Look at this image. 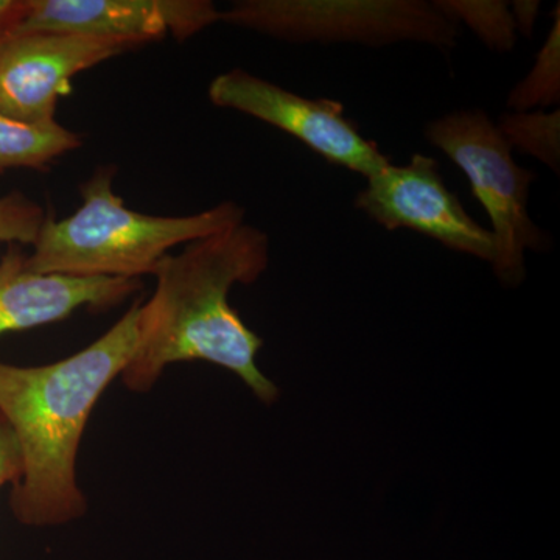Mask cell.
<instances>
[{
  "label": "cell",
  "mask_w": 560,
  "mask_h": 560,
  "mask_svg": "<svg viewBox=\"0 0 560 560\" xmlns=\"http://www.w3.org/2000/svg\"><path fill=\"white\" fill-rule=\"evenodd\" d=\"M270 237L237 224L184 246L158 265L156 290L140 304L138 341L120 378L135 393H149L165 368L208 361L234 372L265 405L279 388L257 364L260 337L232 308L231 290L257 282L270 265Z\"/></svg>",
  "instance_id": "cell-1"
},
{
  "label": "cell",
  "mask_w": 560,
  "mask_h": 560,
  "mask_svg": "<svg viewBox=\"0 0 560 560\" xmlns=\"http://www.w3.org/2000/svg\"><path fill=\"white\" fill-rule=\"evenodd\" d=\"M140 304L68 359L44 366L0 361V416L13 431L22 466L10 508L22 525L60 526L86 514L77 480L81 438L95 404L135 353Z\"/></svg>",
  "instance_id": "cell-2"
},
{
  "label": "cell",
  "mask_w": 560,
  "mask_h": 560,
  "mask_svg": "<svg viewBox=\"0 0 560 560\" xmlns=\"http://www.w3.org/2000/svg\"><path fill=\"white\" fill-rule=\"evenodd\" d=\"M117 167L105 165L80 186L81 206L44 223L27 264L38 272L139 280L154 275L173 248L245 223L246 210L224 201L194 215L136 212L113 189Z\"/></svg>",
  "instance_id": "cell-3"
},
{
  "label": "cell",
  "mask_w": 560,
  "mask_h": 560,
  "mask_svg": "<svg viewBox=\"0 0 560 560\" xmlns=\"http://www.w3.org/2000/svg\"><path fill=\"white\" fill-rule=\"evenodd\" d=\"M221 22L291 44L381 47L412 43L452 51L460 27L429 0H241Z\"/></svg>",
  "instance_id": "cell-4"
},
{
  "label": "cell",
  "mask_w": 560,
  "mask_h": 560,
  "mask_svg": "<svg viewBox=\"0 0 560 560\" xmlns=\"http://www.w3.org/2000/svg\"><path fill=\"white\" fill-rule=\"evenodd\" d=\"M423 136L458 165L469 179L471 194L488 212L495 242L490 265L497 278L504 285H521L526 276V253H540L551 245L547 232L529 215L536 173L514 161V150L480 108L456 109L430 120Z\"/></svg>",
  "instance_id": "cell-5"
},
{
  "label": "cell",
  "mask_w": 560,
  "mask_h": 560,
  "mask_svg": "<svg viewBox=\"0 0 560 560\" xmlns=\"http://www.w3.org/2000/svg\"><path fill=\"white\" fill-rule=\"evenodd\" d=\"M209 101L217 108L237 110L293 136L323 160L364 178L390 164L374 140L361 135L345 105L331 98L302 97L243 69L220 73L210 81Z\"/></svg>",
  "instance_id": "cell-6"
},
{
  "label": "cell",
  "mask_w": 560,
  "mask_h": 560,
  "mask_svg": "<svg viewBox=\"0 0 560 560\" xmlns=\"http://www.w3.org/2000/svg\"><path fill=\"white\" fill-rule=\"evenodd\" d=\"M353 206L386 231L418 232L489 264L495 257L492 232L464 209L458 195L445 186L438 161L425 154H412L405 165L390 162L368 178Z\"/></svg>",
  "instance_id": "cell-7"
},
{
  "label": "cell",
  "mask_w": 560,
  "mask_h": 560,
  "mask_svg": "<svg viewBox=\"0 0 560 560\" xmlns=\"http://www.w3.org/2000/svg\"><path fill=\"white\" fill-rule=\"evenodd\" d=\"M139 40L61 32H24L0 47V116L21 124L55 121L73 77L139 49Z\"/></svg>",
  "instance_id": "cell-8"
},
{
  "label": "cell",
  "mask_w": 560,
  "mask_h": 560,
  "mask_svg": "<svg viewBox=\"0 0 560 560\" xmlns=\"http://www.w3.org/2000/svg\"><path fill=\"white\" fill-rule=\"evenodd\" d=\"M221 20L210 0H31L20 32H61L151 44L184 43Z\"/></svg>",
  "instance_id": "cell-9"
},
{
  "label": "cell",
  "mask_w": 560,
  "mask_h": 560,
  "mask_svg": "<svg viewBox=\"0 0 560 560\" xmlns=\"http://www.w3.org/2000/svg\"><path fill=\"white\" fill-rule=\"evenodd\" d=\"M139 290L142 282L135 279L32 270L22 246L9 245L0 259V337L58 323L83 307L106 311Z\"/></svg>",
  "instance_id": "cell-10"
},
{
  "label": "cell",
  "mask_w": 560,
  "mask_h": 560,
  "mask_svg": "<svg viewBox=\"0 0 560 560\" xmlns=\"http://www.w3.org/2000/svg\"><path fill=\"white\" fill-rule=\"evenodd\" d=\"M77 132L60 121L28 125L0 116V175L10 171H46L55 161L80 149Z\"/></svg>",
  "instance_id": "cell-11"
},
{
  "label": "cell",
  "mask_w": 560,
  "mask_h": 560,
  "mask_svg": "<svg viewBox=\"0 0 560 560\" xmlns=\"http://www.w3.org/2000/svg\"><path fill=\"white\" fill-rule=\"evenodd\" d=\"M560 102V5L552 11V24L533 68L508 95L511 113L547 110Z\"/></svg>",
  "instance_id": "cell-12"
},
{
  "label": "cell",
  "mask_w": 560,
  "mask_h": 560,
  "mask_svg": "<svg viewBox=\"0 0 560 560\" xmlns=\"http://www.w3.org/2000/svg\"><path fill=\"white\" fill-rule=\"evenodd\" d=\"M438 9L467 28L490 50L506 54L517 46L510 2L503 0H434Z\"/></svg>",
  "instance_id": "cell-13"
},
{
  "label": "cell",
  "mask_w": 560,
  "mask_h": 560,
  "mask_svg": "<svg viewBox=\"0 0 560 560\" xmlns=\"http://www.w3.org/2000/svg\"><path fill=\"white\" fill-rule=\"evenodd\" d=\"M511 149L536 158L559 175L560 172V110H530L508 113L497 121Z\"/></svg>",
  "instance_id": "cell-14"
},
{
  "label": "cell",
  "mask_w": 560,
  "mask_h": 560,
  "mask_svg": "<svg viewBox=\"0 0 560 560\" xmlns=\"http://www.w3.org/2000/svg\"><path fill=\"white\" fill-rule=\"evenodd\" d=\"M49 213L20 190L0 197V243L7 245H35Z\"/></svg>",
  "instance_id": "cell-15"
},
{
  "label": "cell",
  "mask_w": 560,
  "mask_h": 560,
  "mask_svg": "<svg viewBox=\"0 0 560 560\" xmlns=\"http://www.w3.org/2000/svg\"><path fill=\"white\" fill-rule=\"evenodd\" d=\"M21 453L13 431L9 423L0 416V489L20 480Z\"/></svg>",
  "instance_id": "cell-16"
},
{
  "label": "cell",
  "mask_w": 560,
  "mask_h": 560,
  "mask_svg": "<svg viewBox=\"0 0 560 560\" xmlns=\"http://www.w3.org/2000/svg\"><path fill=\"white\" fill-rule=\"evenodd\" d=\"M31 10V0H0V47L20 32Z\"/></svg>",
  "instance_id": "cell-17"
},
{
  "label": "cell",
  "mask_w": 560,
  "mask_h": 560,
  "mask_svg": "<svg viewBox=\"0 0 560 560\" xmlns=\"http://www.w3.org/2000/svg\"><path fill=\"white\" fill-rule=\"evenodd\" d=\"M510 9L517 35L526 39L533 38L541 10L539 0H517L510 3Z\"/></svg>",
  "instance_id": "cell-18"
}]
</instances>
